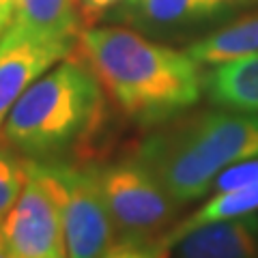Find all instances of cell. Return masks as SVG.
I'll list each match as a JSON object with an SVG mask.
<instances>
[{
	"mask_svg": "<svg viewBox=\"0 0 258 258\" xmlns=\"http://www.w3.org/2000/svg\"><path fill=\"white\" fill-rule=\"evenodd\" d=\"M74 52L108 101L140 125H159L200 99L205 78L187 50L147 39L134 28L91 26L80 32Z\"/></svg>",
	"mask_w": 258,
	"mask_h": 258,
	"instance_id": "cell-1",
	"label": "cell"
},
{
	"mask_svg": "<svg viewBox=\"0 0 258 258\" xmlns=\"http://www.w3.org/2000/svg\"><path fill=\"white\" fill-rule=\"evenodd\" d=\"M106 93L80 58L43 74L9 112L7 147L32 161H56L91 142L106 120Z\"/></svg>",
	"mask_w": 258,
	"mask_h": 258,
	"instance_id": "cell-2",
	"label": "cell"
},
{
	"mask_svg": "<svg viewBox=\"0 0 258 258\" xmlns=\"http://www.w3.org/2000/svg\"><path fill=\"white\" fill-rule=\"evenodd\" d=\"M138 157L176 205L203 198L226 168L258 157V114L198 112L142 142Z\"/></svg>",
	"mask_w": 258,
	"mask_h": 258,
	"instance_id": "cell-3",
	"label": "cell"
},
{
	"mask_svg": "<svg viewBox=\"0 0 258 258\" xmlns=\"http://www.w3.org/2000/svg\"><path fill=\"white\" fill-rule=\"evenodd\" d=\"M58 205L69 258H99L114 243V222L95 168L64 161H32Z\"/></svg>",
	"mask_w": 258,
	"mask_h": 258,
	"instance_id": "cell-4",
	"label": "cell"
},
{
	"mask_svg": "<svg viewBox=\"0 0 258 258\" xmlns=\"http://www.w3.org/2000/svg\"><path fill=\"white\" fill-rule=\"evenodd\" d=\"M97 179L120 237L153 241L168 230L179 205L140 157L99 168Z\"/></svg>",
	"mask_w": 258,
	"mask_h": 258,
	"instance_id": "cell-5",
	"label": "cell"
},
{
	"mask_svg": "<svg viewBox=\"0 0 258 258\" xmlns=\"http://www.w3.org/2000/svg\"><path fill=\"white\" fill-rule=\"evenodd\" d=\"M0 232L13 258H69L58 205L30 159L26 185Z\"/></svg>",
	"mask_w": 258,
	"mask_h": 258,
	"instance_id": "cell-6",
	"label": "cell"
},
{
	"mask_svg": "<svg viewBox=\"0 0 258 258\" xmlns=\"http://www.w3.org/2000/svg\"><path fill=\"white\" fill-rule=\"evenodd\" d=\"M82 30L78 0H15L0 47L22 43L76 45Z\"/></svg>",
	"mask_w": 258,
	"mask_h": 258,
	"instance_id": "cell-7",
	"label": "cell"
},
{
	"mask_svg": "<svg viewBox=\"0 0 258 258\" xmlns=\"http://www.w3.org/2000/svg\"><path fill=\"white\" fill-rule=\"evenodd\" d=\"M230 9L228 0H127L110 20L125 22L140 32L166 37L187 32Z\"/></svg>",
	"mask_w": 258,
	"mask_h": 258,
	"instance_id": "cell-8",
	"label": "cell"
},
{
	"mask_svg": "<svg viewBox=\"0 0 258 258\" xmlns=\"http://www.w3.org/2000/svg\"><path fill=\"white\" fill-rule=\"evenodd\" d=\"M69 43H22L0 47V136L5 120L22 95L47 69L74 52Z\"/></svg>",
	"mask_w": 258,
	"mask_h": 258,
	"instance_id": "cell-9",
	"label": "cell"
},
{
	"mask_svg": "<svg viewBox=\"0 0 258 258\" xmlns=\"http://www.w3.org/2000/svg\"><path fill=\"white\" fill-rule=\"evenodd\" d=\"M258 252V215L198 226L170 247L174 258H254Z\"/></svg>",
	"mask_w": 258,
	"mask_h": 258,
	"instance_id": "cell-10",
	"label": "cell"
},
{
	"mask_svg": "<svg viewBox=\"0 0 258 258\" xmlns=\"http://www.w3.org/2000/svg\"><path fill=\"white\" fill-rule=\"evenodd\" d=\"M205 88L215 106L258 114V54L215 64L205 76Z\"/></svg>",
	"mask_w": 258,
	"mask_h": 258,
	"instance_id": "cell-11",
	"label": "cell"
},
{
	"mask_svg": "<svg viewBox=\"0 0 258 258\" xmlns=\"http://www.w3.org/2000/svg\"><path fill=\"white\" fill-rule=\"evenodd\" d=\"M258 211V183L245 185V187H235L228 191H217L211 200L194 211L189 217H185L174 228L166 230L164 235L157 239V247L164 258L170 256V247L179 241L185 232H189L198 226L211 224V222H224V220H235V217H243L249 213Z\"/></svg>",
	"mask_w": 258,
	"mask_h": 258,
	"instance_id": "cell-12",
	"label": "cell"
},
{
	"mask_svg": "<svg viewBox=\"0 0 258 258\" xmlns=\"http://www.w3.org/2000/svg\"><path fill=\"white\" fill-rule=\"evenodd\" d=\"M187 54L198 64H207V67L258 54V13L209 32L207 37L187 47Z\"/></svg>",
	"mask_w": 258,
	"mask_h": 258,
	"instance_id": "cell-13",
	"label": "cell"
},
{
	"mask_svg": "<svg viewBox=\"0 0 258 258\" xmlns=\"http://www.w3.org/2000/svg\"><path fill=\"white\" fill-rule=\"evenodd\" d=\"M28 179V159L3 142L0 144V224L18 203Z\"/></svg>",
	"mask_w": 258,
	"mask_h": 258,
	"instance_id": "cell-14",
	"label": "cell"
},
{
	"mask_svg": "<svg viewBox=\"0 0 258 258\" xmlns=\"http://www.w3.org/2000/svg\"><path fill=\"white\" fill-rule=\"evenodd\" d=\"M258 183V157L239 161V164L226 168L213 183L215 191H228L235 187H245V185Z\"/></svg>",
	"mask_w": 258,
	"mask_h": 258,
	"instance_id": "cell-15",
	"label": "cell"
},
{
	"mask_svg": "<svg viewBox=\"0 0 258 258\" xmlns=\"http://www.w3.org/2000/svg\"><path fill=\"white\" fill-rule=\"evenodd\" d=\"M99 258H164L157 247V239H132L120 237Z\"/></svg>",
	"mask_w": 258,
	"mask_h": 258,
	"instance_id": "cell-16",
	"label": "cell"
},
{
	"mask_svg": "<svg viewBox=\"0 0 258 258\" xmlns=\"http://www.w3.org/2000/svg\"><path fill=\"white\" fill-rule=\"evenodd\" d=\"M127 0H78L80 7V18H82V26L91 28L97 22L110 20V15L116 9H120Z\"/></svg>",
	"mask_w": 258,
	"mask_h": 258,
	"instance_id": "cell-17",
	"label": "cell"
},
{
	"mask_svg": "<svg viewBox=\"0 0 258 258\" xmlns=\"http://www.w3.org/2000/svg\"><path fill=\"white\" fill-rule=\"evenodd\" d=\"M13 7H15V0H0V20L9 24L11 13H13Z\"/></svg>",
	"mask_w": 258,
	"mask_h": 258,
	"instance_id": "cell-18",
	"label": "cell"
},
{
	"mask_svg": "<svg viewBox=\"0 0 258 258\" xmlns=\"http://www.w3.org/2000/svg\"><path fill=\"white\" fill-rule=\"evenodd\" d=\"M0 258H13L9 247H7V243H5V239H3V232H0Z\"/></svg>",
	"mask_w": 258,
	"mask_h": 258,
	"instance_id": "cell-19",
	"label": "cell"
},
{
	"mask_svg": "<svg viewBox=\"0 0 258 258\" xmlns=\"http://www.w3.org/2000/svg\"><path fill=\"white\" fill-rule=\"evenodd\" d=\"M228 3L235 7V5H249V3H258V0H228Z\"/></svg>",
	"mask_w": 258,
	"mask_h": 258,
	"instance_id": "cell-20",
	"label": "cell"
},
{
	"mask_svg": "<svg viewBox=\"0 0 258 258\" xmlns=\"http://www.w3.org/2000/svg\"><path fill=\"white\" fill-rule=\"evenodd\" d=\"M5 28H7V22H3V20H0V37H3V32H5Z\"/></svg>",
	"mask_w": 258,
	"mask_h": 258,
	"instance_id": "cell-21",
	"label": "cell"
}]
</instances>
